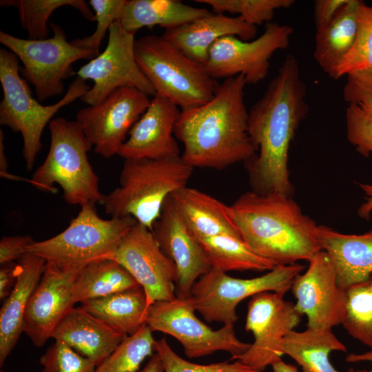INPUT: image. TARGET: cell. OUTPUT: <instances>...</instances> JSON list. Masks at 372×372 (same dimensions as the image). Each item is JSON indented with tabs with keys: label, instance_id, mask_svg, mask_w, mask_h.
<instances>
[{
	"label": "cell",
	"instance_id": "obj_25",
	"mask_svg": "<svg viewBox=\"0 0 372 372\" xmlns=\"http://www.w3.org/2000/svg\"><path fill=\"white\" fill-rule=\"evenodd\" d=\"M171 198L187 227L196 238L223 234L241 238L231 205L187 186L174 192Z\"/></svg>",
	"mask_w": 372,
	"mask_h": 372
},
{
	"label": "cell",
	"instance_id": "obj_47",
	"mask_svg": "<svg viewBox=\"0 0 372 372\" xmlns=\"http://www.w3.org/2000/svg\"><path fill=\"white\" fill-rule=\"evenodd\" d=\"M4 134L2 130H0V170L1 176L11 180H14L13 176L8 174V163L5 154Z\"/></svg>",
	"mask_w": 372,
	"mask_h": 372
},
{
	"label": "cell",
	"instance_id": "obj_2",
	"mask_svg": "<svg viewBox=\"0 0 372 372\" xmlns=\"http://www.w3.org/2000/svg\"><path fill=\"white\" fill-rule=\"evenodd\" d=\"M243 75L227 78L208 102L180 110L174 127L187 165L223 169L254 156L248 134L249 112L244 101Z\"/></svg>",
	"mask_w": 372,
	"mask_h": 372
},
{
	"label": "cell",
	"instance_id": "obj_23",
	"mask_svg": "<svg viewBox=\"0 0 372 372\" xmlns=\"http://www.w3.org/2000/svg\"><path fill=\"white\" fill-rule=\"evenodd\" d=\"M317 233L342 288L362 282L372 273V227L361 234H347L320 225Z\"/></svg>",
	"mask_w": 372,
	"mask_h": 372
},
{
	"label": "cell",
	"instance_id": "obj_12",
	"mask_svg": "<svg viewBox=\"0 0 372 372\" xmlns=\"http://www.w3.org/2000/svg\"><path fill=\"white\" fill-rule=\"evenodd\" d=\"M293 28L287 24L270 22L263 33L255 39L243 41L235 36L224 37L211 46L205 65L214 79H227L243 75L247 84H257L267 76L270 59L289 43Z\"/></svg>",
	"mask_w": 372,
	"mask_h": 372
},
{
	"label": "cell",
	"instance_id": "obj_15",
	"mask_svg": "<svg viewBox=\"0 0 372 372\" xmlns=\"http://www.w3.org/2000/svg\"><path fill=\"white\" fill-rule=\"evenodd\" d=\"M302 315L295 304L284 296L265 291L251 297L247 305L245 330L254 342L238 361L262 372L281 359L280 344L285 336L298 326Z\"/></svg>",
	"mask_w": 372,
	"mask_h": 372
},
{
	"label": "cell",
	"instance_id": "obj_29",
	"mask_svg": "<svg viewBox=\"0 0 372 372\" xmlns=\"http://www.w3.org/2000/svg\"><path fill=\"white\" fill-rule=\"evenodd\" d=\"M86 311L125 335L136 333L145 324L147 296L141 285L81 303Z\"/></svg>",
	"mask_w": 372,
	"mask_h": 372
},
{
	"label": "cell",
	"instance_id": "obj_8",
	"mask_svg": "<svg viewBox=\"0 0 372 372\" xmlns=\"http://www.w3.org/2000/svg\"><path fill=\"white\" fill-rule=\"evenodd\" d=\"M81 207L65 229L47 240L35 241L27 252L63 269H81L92 262L111 259L136 220L132 217L103 219L95 205Z\"/></svg>",
	"mask_w": 372,
	"mask_h": 372
},
{
	"label": "cell",
	"instance_id": "obj_26",
	"mask_svg": "<svg viewBox=\"0 0 372 372\" xmlns=\"http://www.w3.org/2000/svg\"><path fill=\"white\" fill-rule=\"evenodd\" d=\"M178 0H125L118 22L128 32L154 26L175 28L211 14Z\"/></svg>",
	"mask_w": 372,
	"mask_h": 372
},
{
	"label": "cell",
	"instance_id": "obj_37",
	"mask_svg": "<svg viewBox=\"0 0 372 372\" xmlns=\"http://www.w3.org/2000/svg\"><path fill=\"white\" fill-rule=\"evenodd\" d=\"M345 121L348 141L362 156H372V103L349 104Z\"/></svg>",
	"mask_w": 372,
	"mask_h": 372
},
{
	"label": "cell",
	"instance_id": "obj_48",
	"mask_svg": "<svg viewBox=\"0 0 372 372\" xmlns=\"http://www.w3.org/2000/svg\"><path fill=\"white\" fill-rule=\"evenodd\" d=\"M345 361L350 363L370 362L372 364V349L362 353H349L347 355ZM355 372H372V368L369 371L363 369L355 371Z\"/></svg>",
	"mask_w": 372,
	"mask_h": 372
},
{
	"label": "cell",
	"instance_id": "obj_49",
	"mask_svg": "<svg viewBox=\"0 0 372 372\" xmlns=\"http://www.w3.org/2000/svg\"><path fill=\"white\" fill-rule=\"evenodd\" d=\"M271 367L273 372H299L295 365L286 363L282 358L272 364Z\"/></svg>",
	"mask_w": 372,
	"mask_h": 372
},
{
	"label": "cell",
	"instance_id": "obj_1",
	"mask_svg": "<svg viewBox=\"0 0 372 372\" xmlns=\"http://www.w3.org/2000/svg\"><path fill=\"white\" fill-rule=\"evenodd\" d=\"M306 94L298 59L288 54L263 96L249 112L248 134L256 154L245 163L252 191L293 196L289 150L308 114Z\"/></svg>",
	"mask_w": 372,
	"mask_h": 372
},
{
	"label": "cell",
	"instance_id": "obj_18",
	"mask_svg": "<svg viewBox=\"0 0 372 372\" xmlns=\"http://www.w3.org/2000/svg\"><path fill=\"white\" fill-rule=\"evenodd\" d=\"M80 271L46 262L23 318V333L35 347H43L52 338L56 327L76 304L74 284Z\"/></svg>",
	"mask_w": 372,
	"mask_h": 372
},
{
	"label": "cell",
	"instance_id": "obj_44",
	"mask_svg": "<svg viewBox=\"0 0 372 372\" xmlns=\"http://www.w3.org/2000/svg\"><path fill=\"white\" fill-rule=\"evenodd\" d=\"M18 276V263L10 262L1 265L0 299L7 298L14 288Z\"/></svg>",
	"mask_w": 372,
	"mask_h": 372
},
{
	"label": "cell",
	"instance_id": "obj_7",
	"mask_svg": "<svg viewBox=\"0 0 372 372\" xmlns=\"http://www.w3.org/2000/svg\"><path fill=\"white\" fill-rule=\"evenodd\" d=\"M134 54L141 71L159 94L182 110L201 105L214 96L219 83L205 65L180 51L162 36L135 40Z\"/></svg>",
	"mask_w": 372,
	"mask_h": 372
},
{
	"label": "cell",
	"instance_id": "obj_40",
	"mask_svg": "<svg viewBox=\"0 0 372 372\" xmlns=\"http://www.w3.org/2000/svg\"><path fill=\"white\" fill-rule=\"evenodd\" d=\"M41 372H94L96 366L63 342L54 340L40 358Z\"/></svg>",
	"mask_w": 372,
	"mask_h": 372
},
{
	"label": "cell",
	"instance_id": "obj_5",
	"mask_svg": "<svg viewBox=\"0 0 372 372\" xmlns=\"http://www.w3.org/2000/svg\"><path fill=\"white\" fill-rule=\"evenodd\" d=\"M48 128L49 152L30 183L52 193L56 191L54 185L58 184L64 200L70 205L101 203L104 194L100 192L99 178L87 157L92 145L76 121L58 117L50 122Z\"/></svg>",
	"mask_w": 372,
	"mask_h": 372
},
{
	"label": "cell",
	"instance_id": "obj_39",
	"mask_svg": "<svg viewBox=\"0 0 372 372\" xmlns=\"http://www.w3.org/2000/svg\"><path fill=\"white\" fill-rule=\"evenodd\" d=\"M125 0H90L89 5L94 13L96 27L90 36L71 41V43L79 48L99 54L100 45L111 25L118 21Z\"/></svg>",
	"mask_w": 372,
	"mask_h": 372
},
{
	"label": "cell",
	"instance_id": "obj_31",
	"mask_svg": "<svg viewBox=\"0 0 372 372\" xmlns=\"http://www.w3.org/2000/svg\"><path fill=\"white\" fill-rule=\"evenodd\" d=\"M198 239V238H197ZM214 268L229 271H270L276 265L254 252L241 238L223 234L198 239Z\"/></svg>",
	"mask_w": 372,
	"mask_h": 372
},
{
	"label": "cell",
	"instance_id": "obj_13",
	"mask_svg": "<svg viewBox=\"0 0 372 372\" xmlns=\"http://www.w3.org/2000/svg\"><path fill=\"white\" fill-rule=\"evenodd\" d=\"M108 32L105 50L76 72L78 77L94 82L81 99L89 105H96L121 87H134L147 95L156 96L154 87L136 60L135 34L126 31L118 21L111 25Z\"/></svg>",
	"mask_w": 372,
	"mask_h": 372
},
{
	"label": "cell",
	"instance_id": "obj_28",
	"mask_svg": "<svg viewBox=\"0 0 372 372\" xmlns=\"http://www.w3.org/2000/svg\"><path fill=\"white\" fill-rule=\"evenodd\" d=\"M334 351L346 352L347 347L331 329L309 327L302 331H289L280 347L282 356L293 358L303 372H340L329 360V354ZM347 372L355 371L351 368Z\"/></svg>",
	"mask_w": 372,
	"mask_h": 372
},
{
	"label": "cell",
	"instance_id": "obj_4",
	"mask_svg": "<svg viewBox=\"0 0 372 372\" xmlns=\"http://www.w3.org/2000/svg\"><path fill=\"white\" fill-rule=\"evenodd\" d=\"M193 170L180 156L125 159L120 186L104 195L101 204L112 217H132L152 231L165 200L187 186Z\"/></svg>",
	"mask_w": 372,
	"mask_h": 372
},
{
	"label": "cell",
	"instance_id": "obj_22",
	"mask_svg": "<svg viewBox=\"0 0 372 372\" xmlns=\"http://www.w3.org/2000/svg\"><path fill=\"white\" fill-rule=\"evenodd\" d=\"M125 336L81 307H74L56 327L51 338L65 342L97 366Z\"/></svg>",
	"mask_w": 372,
	"mask_h": 372
},
{
	"label": "cell",
	"instance_id": "obj_43",
	"mask_svg": "<svg viewBox=\"0 0 372 372\" xmlns=\"http://www.w3.org/2000/svg\"><path fill=\"white\" fill-rule=\"evenodd\" d=\"M349 0H316L314 1V20L316 29L328 24Z\"/></svg>",
	"mask_w": 372,
	"mask_h": 372
},
{
	"label": "cell",
	"instance_id": "obj_33",
	"mask_svg": "<svg viewBox=\"0 0 372 372\" xmlns=\"http://www.w3.org/2000/svg\"><path fill=\"white\" fill-rule=\"evenodd\" d=\"M342 324L351 337L372 349V273L345 289Z\"/></svg>",
	"mask_w": 372,
	"mask_h": 372
},
{
	"label": "cell",
	"instance_id": "obj_34",
	"mask_svg": "<svg viewBox=\"0 0 372 372\" xmlns=\"http://www.w3.org/2000/svg\"><path fill=\"white\" fill-rule=\"evenodd\" d=\"M155 342L152 331L145 324L134 334L126 335L94 372H138L144 360L155 352Z\"/></svg>",
	"mask_w": 372,
	"mask_h": 372
},
{
	"label": "cell",
	"instance_id": "obj_16",
	"mask_svg": "<svg viewBox=\"0 0 372 372\" xmlns=\"http://www.w3.org/2000/svg\"><path fill=\"white\" fill-rule=\"evenodd\" d=\"M143 288L148 307L175 295L176 268L161 249L152 230L136 223L120 242L112 258Z\"/></svg>",
	"mask_w": 372,
	"mask_h": 372
},
{
	"label": "cell",
	"instance_id": "obj_38",
	"mask_svg": "<svg viewBox=\"0 0 372 372\" xmlns=\"http://www.w3.org/2000/svg\"><path fill=\"white\" fill-rule=\"evenodd\" d=\"M155 352L161 357L165 372H258L241 362H222L209 364L190 362L178 355L163 338L155 342Z\"/></svg>",
	"mask_w": 372,
	"mask_h": 372
},
{
	"label": "cell",
	"instance_id": "obj_30",
	"mask_svg": "<svg viewBox=\"0 0 372 372\" xmlns=\"http://www.w3.org/2000/svg\"><path fill=\"white\" fill-rule=\"evenodd\" d=\"M140 285L119 263L105 259L92 262L79 271L74 284L75 303L104 297Z\"/></svg>",
	"mask_w": 372,
	"mask_h": 372
},
{
	"label": "cell",
	"instance_id": "obj_36",
	"mask_svg": "<svg viewBox=\"0 0 372 372\" xmlns=\"http://www.w3.org/2000/svg\"><path fill=\"white\" fill-rule=\"evenodd\" d=\"M211 7L216 14H237L244 22L256 26L270 23L275 11L287 9L294 0H196Z\"/></svg>",
	"mask_w": 372,
	"mask_h": 372
},
{
	"label": "cell",
	"instance_id": "obj_6",
	"mask_svg": "<svg viewBox=\"0 0 372 372\" xmlns=\"http://www.w3.org/2000/svg\"><path fill=\"white\" fill-rule=\"evenodd\" d=\"M19 61L11 51L0 50V82L3 90L0 123L21 133L22 154L26 168L30 170L42 148L41 136L47 124L59 110L81 99L90 87L77 76L59 101L43 105L33 97L28 83L20 76Z\"/></svg>",
	"mask_w": 372,
	"mask_h": 372
},
{
	"label": "cell",
	"instance_id": "obj_20",
	"mask_svg": "<svg viewBox=\"0 0 372 372\" xmlns=\"http://www.w3.org/2000/svg\"><path fill=\"white\" fill-rule=\"evenodd\" d=\"M180 111L167 99L156 94L132 127L117 155L124 159L161 158L180 155L174 137Z\"/></svg>",
	"mask_w": 372,
	"mask_h": 372
},
{
	"label": "cell",
	"instance_id": "obj_11",
	"mask_svg": "<svg viewBox=\"0 0 372 372\" xmlns=\"http://www.w3.org/2000/svg\"><path fill=\"white\" fill-rule=\"evenodd\" d=\"M195 311L190 296L155 302L147 309L145 324L152 331H161L175 338L190 358L224 351L231 354V360H238L249 349L251 344L236 337L234 325L214 330L196 316Z\"/></svg>",
	"mask_w": 372,
	"mask_h": 372
},
{
	"label": "cell",
	"instance_id": "obj_32",
	"mask_svg": "<svg viewBox=\"0 0 372 372\" xmlns=\"http://www.w3.org/2000/svg\"><path fill=\"white\" fill-rule=\"evenodd\" d=\"M0 6L17 8L20 24L30 40L48 38V19L56 10L63 6H71L85 19L94 21V13L84 0H1Z\"/></svg>",
	"mask_w": 372,
	"mask_h": 372
},
{
	"label": "cell",
	"instance_id": "obj_24",
	"mask_svg": "<svg viewBox=\"0 0 372 372\" xmlns=\"http://www.w3.org/2000/svg\"><path fill=\"white\" fill-rule=\"evenodd\" d=\"M17 282L0 311V365L4 364L23 333L25 309L43 273L46 261L31 253L19 260Z\"/></svg>",
	"mask_w": 372,
	"mask_h": 372
},
{
	"label": "cell",
	"instance_id": "obj_41",
	"mask_svg": "<svg viewBox=\"0 0 372 372\" xmlns=\"http://www.w3.org/2000/svg\"><path fill=\"white\" fill-rule=\"evenodd\" d=\"M343 97L349 104L372 103V70L347 75L343 89Z\"/></svg>",
	"mask_w": 372,
	"mask_h": 372
},
{
	"label": "cell",
	"instance_id": "obj_21",
	"mask_svg": "<svg viewBox=\"0 0 372 372\" xmlns=\"http://www.w3.org/2000/svg\"><path fill=\"white\" fill-rule=\"evenodd\" d=\"M256 33V26L244 22L238 17L213 12L181 26L165 30L161 36L187 57L205 65L211 46L219 39L235 36L250 41Z\"/></svg>",
	"mask_w": 372,
	"mask_h": 372
},
{
	"label": "cell",
	"instance_id": "obj_3",
	"mask_svg": "<svg viewBox=\"0 0 372 372\" xmlns=\"http://www.w3.org/2000/svg\"><path fill=\"white\" fill-rule=\"evenodd\" d=\"M231 206L242 240L276 265L308 262L322 250L318 225L303 213L292 196L250 190Z\"/></svg>",
	"mask_w": 372,
	"mask_h": 372
},
{
	"label": "cell",
	"instance_id": "obj_10",
	"mask_svg": "<svg viewBox=\"0 0 372 372\" xmlns=\"http://www.w3.org/2000/svg\"><path fill=\"white\" fill-rule=\"evenodd\" d=\"M50 26L52 37L42 40L23 39L0 32V43L23 63L20 72L24 79L33 85L39 101L63 93V81L74 73V63L96 56L92 51L68 41L60 25L51 23Z\"/></svg>",
	"mask_w": 372,
	"mask_h": 372
},
{
	"label": "cell",
	"instance_id": "obj_17",
	"mask_svg": "<svg viewBox=\"0 0 372 372\" xmlns=\"http://www.w3.org/2000/svg\"><path fill=\"white\" fill-rule=\"evenodd\" d=\"M306 271L291 285L298 311L307 317V327L331 329L342 324L345 315V289L328 254L321 250L309 261Z\"/></svg>",
	"mask_w": 372,
	"mask_h": 372
},
{
	"label": "cell",
	"instance_id": "obj_42",
	"mask_svg": "<svg viewBox=\"0 0 372 372\" xmlns=\"http://www.w3.org/2000/svg\"><path fill=\"white\" fill-rule=\"evenodd\" d=\"M35 241L30 236H4L0 240V264L19 260Z\"/></svg>",
	"mask_w": 372,
	"mask_h": 372
},
{
	"label": "cell",
	"instance_id": "obj_14",
	"mask_svg": "<svg viewBox=\"0 0 372 372\" xmlns=\"http://www.w3.org/2000/svg\"><path fill=\"white\" fill-rule=\"evenodd\" d=\"M149 103L148 95L136 88H118L100 103L81 109L76 121L94 152L108 158L118 154Z\"/></svg>",
	"mask_w": 372,
	"mask_h": 372
},
{
	"label": "cell",
	"instance_id": "obj_27",
	"mask_svg": "<svg viewBox=\"0 0 372 372\" xmlns=\"http://www.w3.org/2000/svg\"><path fill=\"white\" fill-rule=\"evenodd\" d=\"M362 2L349 0L328 24L316 29L314 58L320 68L333 79L353 44Z\"/></svg>",
	"mask_w": 372,
	"mask_h": 372
},
{
	"label": "cell",
	"instance_id": "obj_35",
	"mask_svg": "<svg viewBox=\"0 0 372 372\" xmlns=\"http://www.w3.org/2000/svg\"><path fill=\"white\" fill-rule=\"evenodd\" d=\"M369 70H372V5L362 2L353 44L336 70L333 79Z\"/></svg>",
	"mask_w": 372,
	"mask_h": 372
},
{
	"label": "cell",
	"instance_id": "obj_46",
	"mask_svg": "<svg viewBox=\"0 0 372 372\" xmlns=\"http://www.w3.org/2000/svg\"><path fill=\"white\" fill-rule=\"evenodd\" d=\"M138 372H165L160 355L156 352L148 360L146 365Z\"/></svg>",
	"mask_w": 372,
	"mask_h": 372
},
{
	"label": "cell",
	"instance_id": "obj_9",
	"mask_svg": "<svg viewBox=\"0 0 372 372\" xmlns=\"http://www.w3.org/2000/svg\"><path fill=\"white\" fill-rule=\"evenodd\" d=\"M305 266L298 262L276 265L267 273L253 278H237L211 268L193 285L190 297L196 311L209 322L234 325L238 319L236 307L242 300L271 291L285 296L295 278Z\"/></svg>",
	"mask_w": 372,
	"mask_h": 372
},
{
	"label": "cell",
	"instance_id": "obj_50",
	"mask_svg": "<svg viewBox=\"0 0 372 372\" xmlns=\"http://www.w3.org/2000/svg\"><path fill=\"white\" fill-rule=\"evenodd\" d=\"M1 372H5V371H1Z\"/></svg>",
	"mask_w": 372,
	"mask_h": 372
},
{
	"label": "cell",
	"instance_id": "obj_45",
	"mask_svg": "<svg viewBox=\"0 0 372 372\" xmlns=\"http://www.w3.org/2000/svg\"><path fill=\"white\" fill-rule=\"evenodd\" d=\"M357 184L365 196L364 202L358 209V216L363 220H368L372 214V183Z\"/></svg>",
	"mask_w": 372,
	"mask_h": 372
},
{
	"label": "cell",
	"instance_id": "obj_19",
	"mask_svg": "<svg viewBox=\"0 0 372 372\" xmlns=\"http://www.w3.org/2000/svg\"><path fill=\"white\" fill-rule=\"evenodd\" d=\"M152 232L164 254L176 266V296L189 298L196 280L207 273L211 266L201 244L187 227L171 196L165 200Z\"/></svg>",
	"mask_w": 372,
	"mask_h": 372
}]
</instances>
